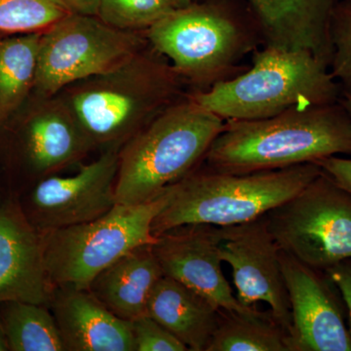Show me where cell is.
Masks as SVG:
<instances>
[{
	"label": "cell",
	"mask_w": 351,
	"mask_h": 351,
	"mask_svg": "<svg viewBox=\"0 0 351 351\" xmlns=\"http://www.w3.org/2000/svg\"><path fill=\"white\" fill-rule=\"evenodd\" d=\"M341 100V99H339ZM351 156V117L341 101L256 120H226L201 163L232 174L283 169Z\"/></svg>",
	"instance_id": "cell-2"
},
{
	"label": "cell",
	"mask_w": 351,
	"mask_h": 351,
	"mask_svg": "<svg viewBox=\"0 0 351 351\" xmlns=\"http://www.w3.org/2000/svg\"><path fill=\"white\" fill-rule=\"evenodd\" d=\"M119 152H101L75 175H53L18 195L25 218L38 232L47 233L100 218L117 202L115 184Z\"/></svg>",
	"instance_id": "cell-11"
},
{
	"label": "cell",
	"mask_w": 351,
	"mask_h": 351,
	"mask_svg": "<svg viewBox=\"0 0 351 351\" xmlns=\"http://www.w3.org/2000/svg\"><path fill=\"white\" fill-rule=\"evenodd\" d=\"M265 217L279 249L313 269L351 258V195L323 170Z\"/></svg>",
	"instance_id": "cell-10"
},
{
	"label": "cell",
	"mask_w": 351,
	"mask_h": 351,
	"mask_svg": "<svg viewBox=\"0 0 351 351\" xmlns=\"http://www.w3.org/2000/svg\"><path fill=\"white\" fill-rule=\"evenodd\" d=\"M280 263L291 307L289 351H351L337 287L326 272L281 250Z\"/></svg>",
	"instance_id": "cell-13"
},
{
	"label": "cell",
	"mask_w": 351,
	"mask_h": 351,
	"mask_svg": "<svg viewBox=\"0 0 351 351\" xmlns=\"http://www.w3.org/2000/svg\"><path fill=\"white\" fill-rule=\"evenodd\" d=\"M163 276L152 244L143 245L101 270L87 289L114 315L131 322L147 315L149 295Z\"/></svg>",
	"instance_id": "cell-18"
},
{
	"label": "cell",
	"mask_w": 351,
	"mask_h": 351,
	"mask_svg": "<svg viewBox=\"0 0 351 351\" xmlns=\"http://www.w3.org/2000/svg\"><path fill=\"white\" fill-rule=\"evenodd\" d=\"M41 32L0 34V124L34 91Z\"/></svg>",
	"instance_id": "cell-20"
},
{
	"label": "cell",
	"mask_w": 351,
	"mask_h": 351,
	"mask_svg": "<svg viewBox=\"0 0 351 351\" xmlns=\"http://www.w3.org/2000/svg\"><path fill=\"white\" fill-rule=\"evenodd\" d=\"M191 95L223 120H256L336 103L343 93L329 66L309 51L262 46L244 73Z\"/></svg>",
	"instance_id": "cell-6"
},
{
	"label": "cell",
	"mask_w": 351,
	"mask_h": 351,
	"mask_svg": "<svg viewBox=\"0 0 351 351\" xmlns=\"http://www.w3.org/2000/svg\"><path fill=\"white\" fill-rule=\"evenodd\" d=\"M71 13L98 16L101 0H62Z\"/></svg>",
	"instance_id": "cell-29"
},
{
	"label": "cell",
	"mask_w": 351,
	"mask_h": 351,
	"mask_svg": "<svg viewBox=\"0 0 351 351\" xmlns=\"http://www.w3.org/2000/svg\"><path fill=\"white\" fill-rule=\"evenodd\" d=\"M93 152L59 96L32 93L0 124V188L18 196Z\"/></svg>",
	"instance_id": "cell-7"
},
{
	"label": "cell",
	"mask_w": 351,
	"mask_h": 351,
	"mask_svg": "<svg viewBox=\"0 0 351 351\" xmlns=\"http://www.w3.org/2000/svg\"><path fill=\"white\" fill-rule=\"evenodd\" d=\"M69 13L62 0H0V34L43 32Z\"/></svg>",
	"instance_id": "cell-23"
},
{
	"label": "cell",
	"mask_w": 351,
	"mask_h": 351,
	"mask_svg": "<svg viewBox=\"0 0 351 351\" xmlns=\"http://www.w3.org/2000/svg\"><path fill=\"white\" fill-rule=\"evenodd\" d=\"M0 351H9L8 343L3 327H2L1 321H0Z\"/></svg>",
	"instance_id": "cell-30"
},
{
	"label": "cell",
	"mask_w": 351,
	"mask_h": 351,
	"mask_svg": "<svg viewBox=\"0 0 351 351\" xmlns=\"http://www.w3.org/2000/svg\"><path fill=\"white\" fill-rule=\"evenodd\" d=\"M339 101H341V105L345 107L346 110H348V112L350 113L351 117V95H341V100Z\"/></svg>",
	"instance_id": "cell-31"
},
{
	"label": "cell",
	"mask_w": 351,
	"mask_h": 351,
	"mask_svg": "<svg viewBox=\"0 0 351 351\" xmlns=\"http://www.w3.org/2000/svg\"><path fill=\"white\" fill-rule=\"evenodd\" d=\"M332 58L329 69L341 86L351 95V0H338L330 17Z\"/></svg>",
	"instance_id": "cell-25"
},
{
	"label": "cell",
	"mask_w": 351,
	"mask_h": 351,
	"mask_svg": "<svg viewBox=\"0 0 351 351\" xmlns=\"http://www.w3.org/2000/svg\"><path fill=\"white\" fill-rule=\"evenodd\" d=\"M351 195V158L336 156L325 157L314 162Z\"/></svg>",
	"instance_id": "cell-27"
},
{
	"label": "cell",
	"mask_w": 351,
	"mask_h": 351,
	"mask_svg": "<svg viewBox=\"0 0 351 351\" xmlns=\"http://www.w3.org/2000/svg\"><path fill=\"white\" fill-rule=\"evenodd\" d=\"M147 45L145 32L120 31L98 16L69 13L41 32L32 93L56 96L73 83L117 68Z\"/></svg>",
	"instance_id": "cell-9"
},
{
	"label": "cell",
	"mask_w": 351,
	"mask_h": 351,
	"mask_svg": "<svg viewBox=\"0 0 351 351\" xmlns=\"http://www.w3.org/2000/svg\"><path fill=\"white\" fill-rule=\"evenodd\" d=\"M152 244L164 276L203 295L221 311L252 313L233 294L219 254L218 226L186 225L157 235Z\"/></svg>",
	"instance_id": "cell-14"
},
{
	"label": "cell",
	"mask_w": 351,
	"mask_h": 351,
	"mask_svg": "<svg viewBox=\"0 0 351 351\" xmlns=\"http://www.w3.org/2000/svg\"><path fill=\"white\" fill-rule=\"evenodd\" d=\"M322 169L314 163L232 174L200 164L169 186L167 205L152 225L154 237L186 225L230 226L260 218L290 199Z\"/></svg>",
	"instance_id": "cell-4"
},
{
	"label": "cell",
	"mask_w": 351,
	"mask_h": 351,
	"mask_svg": "<svg viewBox=\"0 0 351 351\" xmlns=\"http://www.w3.org/2000/svg\"><path fill=\"white\" fill-rule=\"evenodd\" d=\"M169 186L142 204L117 203L100 218L44 233V262L53 288H87L92 279L143 245L154 244L152 225L169 201Z\"/></svg>",
	"instance_id": "cell-8"
},
{
	"label": "cell",
	"mask_w": 351,
	"mask_h": 351,
	"mask_svg": "<svg viewBox=\"0 0 351 351\" xmlns=\"http://www.w3.org/2000/svg\"><path fill=\"white\" fill-rule=\"evenodd\" d=\"M49 308L66 351H135L130 321L114 315L87 288L56 286Z\"/></svg>",
	"instance_id": "cell-17"
},
{
	"label": "cell",
	"mask_w": 351,
	"mask_h": 351,
	"mask_svg": "<svg viewBox=\"0 0 351 351\" xmlns=\"http://www.w3.org/2000/svg\"><path fill=\"white\" fill-rule=\"evenodd\" d=\"M9 351H66L49 307L24 301L0 302Z\"/></svg>",
	"instance_id": "cell-22"
},
{
	"label": "cell",
	"mask_w": 351,
	"mask_h": 351,
	"mask_svg": "<svg viewBox=\"0 0 351 351\" xmlns=\"http://www.w3.org/2000/svg\"><path fill=\"white\" fill-rule=\"evenodd\" d=\"M288 335L269 311H221L207 351H289Z\"/></svg>",
	"instance_id": "cell-21"
},
{
	"label": "cell",
	"mask_w": 351,
	"mask_h": 351,
	"mask_svg": "<svg viewBox=\"0 0 351 351\" xmlns=\"http://www.w3.org/2000/svg\"><path fill=\"white\" fill-rule=\"evenodd\" d=\"M147 315L172 332L189 351H207L221 309L184 284L163 276L149 295Z\"/></svg>",
	"instance_id": "cell-19"
},
{
	"label": "cell",
	"mask_w": 351,
	"mask_h": 351,
	"mask_svg": "<svg viewBox=\"0 0 351 351\" xmlns=\"http://www.w3.org/2000/svg\"><path fill=\"white\" fill-rule=\"evenodd\" d=\"M189 93L167 58L149 43L117 68L73 83L57 96L73 113L93 152L101 154L119 152Z\"/></svg>",
	"instance_id": "cell-1"
},
{
	"label": "cell",
	"mask_w": 351,
	"mask_h": 351,
	"mask_svg": "<svg viewBox=\"0 0 351 351\" xmlns=\"http://www.w3.org/2000/svg\"><path fill=\"white\" fill-rule=\"evenodd\" d=\"M175 9L173 0H101L98 17L120 31L145 32Z\"/></svg>",
	"instance_id": "cell-24"
},
{
	"label": "cell",
	"mask_w": 351,
	"mask_h": 351,
	"mask_svg": "<svg viewBox=\"0 0 351 351\" xmlns=\"http://www.w3.org/2000/svg\"><path fill=\"white\" fill-rule=\"evenodd\" d=\"M206 1V0H193ZM241 7L255 22L263 46L307 50L331 63L330 17L338 0H216Z\"/></svg>",
	"instance_id": "cell-16"
},
{
	"label": "cell",
	"mask_w": 351,
	"mask_h": 351,
	"mask_svg": "<svg viewBox=\"0 0 351 351\" xmlns=\"http://www.w3.org/2000/svg\"><path fill=\"white\" fill-rule=\"evenodd\" d=\"M131 326L135 351H189L179 339L151 316L131 321Z\"/></svg>",
	"instance_id": "cell-26"
},
{
	"label": "cell",
	"mask_w": 351,
	"mask_h": 351,
	"mask_svg": "<svg viewBox=\"0 0 351 351\" xmlns=\"http://www.w3.org/2000/svg\"><path fill=\"white\" fill-rule=\"evenodd\" d=\"M52 290L44 262V233L25 218L18 196L0 188V302L49 307Z\"/></svg>",
	"instance_id": "cell-15"
},
{
	"label": "cell",
	"mask_w": 351,
	"mask_h": 351,
	"mask_svg": "<svg viewBox=\"0 0 351 351\" xmlns=\"http://www.w3.org/2000/svg\"><path fill=\"white\" fill-rule=\"evenodd\" d=\"M218 230L219 258L232 267L239 301L254 308L258 302L267 304L288 335L291 307L280 249L269 232L265 215L240 225L218 226Z\"/></svg>",
	"instance_id": "cell-12"
},
{
	"label": "cell",
	"mask_w": 351,
	"mask_h": 351,
	"mask_svg": "<svg viewBox=\"0 0 351 351\" xmlns=\"http://www.w3.org/2000/svg\"><path fill=\"white\" fill-rule=\"evenodd\" d=\"M173 2L177 8H182V7H186L193 3V0H173Z\"/></svg>",
	"instance_id": "cell-32"
},
{
	"label": "cell",
	"mask_w": 351,
	"mask_h": 351,
	"mask_svg": "<svg viewBox=\"0 0 351 351\" xmlns=\"http://www.w3.org/2000/svg\"><path fill=\"white\" fill-rule=\"evenodd\" d=\"M327 276L335 284L337 290L343 297L348 318H350V331L351 334V258L341 261L337 265H332L326 271Z\"/></svg>",
	"instance_id": "cell-28"
},
{
	"label": "cell",
	"mask_w": 351,
	"mask_h": 351,
	"mask_svg": "<svg viewBox=\"0 0 351 351\" xmlns=\"http://www.w3.org/2000/svg\"><path fill=\"white\" fill-rule=\"evenodd\" d=\"M225 122L191 93L167 108L120 149L117 202L156 199L203 162Z\"/></svg>",
	"instance_id": "cell-5"
},
{
	"label": "cell",
	"mask_w": 351,
	"mask_h": 351,
	"mask_svg": "<svg viewBox=\"0 0 351 351\" xmlns=\"http://www.w3.org/2000/svg\"><path fill=\"white\" fill-rule=\"evenodd\" d=\"M152 47L172 64L191 93L244 73L247 55L263 46L250 14L226 1H193L177 8L145 32Z\"/></svg>",
	"instance_id": "cell-3"
}]
</instances>
